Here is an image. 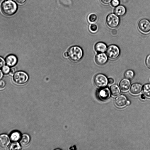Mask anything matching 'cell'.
Here are the masks:
<instances>
[{
    "label": "cell",
    "instance_id": "28",
    "mask_svg": "<svg viewBox=\"0 0 150 150\" xmlns=\"http://www.w3.org/2000/svg\"><path fill=\"white\" fill-rule=\"evenodd\" d=\"M145 62L146 66L150 68V54L148 55L146 57Z\"/></svg>",
    "mask_w": 150,
    "mask_h": 150
},
{
    "label": "cell",
    "instance_id": "24",
    "mask_svg": "<svg viewBox=\"0 0 150 150\" xmlns=\"http://www.w3.org/2000/svg\"><path fill=\"white\" fill-rule=\"evenodd\" d=\"M96 15L93 13H92L89 15L88 16V20L91 23L95 22L97 19Z\"/></svg>",
    "mask_w": 150,
    "mask_h": 150
},
{
    "label": "cell",
    "instance_id": "33",
    "mask_svg": "<svg viewBox=\"0 0 150 150\" xmlns=\"http://www.w3.org/2000/svg\"><path fill=\"white\" fill-rule=\"evenodd\" d=\"M114 82V80L112 78H109L108 79V83L109 84H112Z\"/></svg>",
    "mask_w": 150,
    "mask_h": 150
},
{
    "label": "cell",
    "instance_id": "25",
    "mask_svg": "<svg viewBox=\"0 0 150 150\" xmlns=\"http://www.w3.org/2000/svg\"><path fill=\"white\" fill-rule=\"evenodd\" d=\"M90 29L91 32H95L97 30L98 26L95 24H92L90 25Z\"/></svg>",
    "mask_w": 150,
    "mask_h": 150
},
{
    "label": "cell",
    "instance_id": "26",
    "mask_svg": "<svg viewBox=\"0 0 150 150\" xmlns=\"http://www.w3.org/2000/svg\"><path fill=\"white\" fill-rule=\"evenodd\" d=\"M120 4L119 0H112L111 2L112 6L114 7H116L119 5Z\"/></svg>",
    "mask_w": 150,
    "mask_h": 150
},
{
    "label": "cell",
    "instance_id": "16",
    "mask_svg": "<svg viewBox=\"0 0 150 150\" xmlns=\"http://www.w3.org/2000/svg\"><path fill=\"white\" fill-rule=\"evenodd\" d=\"M126 9L125 7L122 5H119L115 8L114 13L118 16H122L126 13Z\"/></svg>",
    "mask_w": 150,
    "mask_h": 150
},
{
    "label": "cell",
    "instance_id": "8",
    "mask_svg": "<svg viewBox=\"0 0 150 150\" xmlns=\"http://www.w3.org/2000/svg\"><path fill=\"white\" fill-rule=\"evenodd\" d=\"M97 95L99 98L101 100H107L110 96V90L108 87L102 88L98 90Z\"/></svg>",
    "mask_w": 150,
    "mask_h": 150
},
{
    "label": "cell",
    "instance_id": "19",
    "mask_svg": "<svg viewBox=\"0 0 150 150\" xmlns=\"http://www.w3.org/2000/svg\"><path fill=\"white\" fill-rule=\"evenodd\" d=\"M21 137L20 133L18 131L13 132L11 134L10 138L14 142H16L19 140Z\"/></svg>",
    "mask_w": 150,
    "mask_h": 150
},
{
    "label": "cell",
    "instance_id": "36",
    "mask_svg": "<svg viewBox=\"0 0 150 150\" xmlns=\"http://www.w3.org/2000/svg\"><path fill=\"white\" fill-rule=\"evenodd\" d=\"M130 104V102L129 101H128V100H127V103H126V105H129V104Z\"/></svg>",
    "mask_w": 150,
    "mask_h": 150
},
{
    "label": "cell",
    "instance_id": "1",
    "mask_svg": "<svg viewBox=\"0 0 150 150\" xmlns=\"http://www.w3.org/2000/svg\"><path fill=\"white\" fill-rule=\"evenodd\" d=\"M1 10L4 15L10 16L17 11L18 6L16 3L13 0H5L1 5Z\"/></svg>",
    "mask_w": 150,
    "mask_h": 150
},
{
    "label": "cell",
    "instance_id": "10",
    "mask_svg": "<svg viewBox=\"0 0 150 150\" xmlns=\"http://www.w3.org/2000/svg\"><path fill=\"white\" fill-rule=\"evenodd\" d=\"M5 60L7 65L11 67L15 66L18 62V59L17 57L13 54L8 55L6 57Z\"/></svg>",
    "mask_w": 150,
    "mask_h": 150
},
{
    "label": "cell",
    "instance_id": "27",
    "mask_svg": "<svg viewBox=\"0 0 150 150\" xmlns=\"http://www.w3.org/2000/svg\"><path fill=\"white\" fill-rule=\"evenodd\" d=\"M6 84L3 80H0V90H3L5 87Z\"/></svg>",
    "mask_w": 150,
    "mask_h": 150
},
{
    "label": "cell",
    "instance_id": "14",
    "mask_svg": "<svg viewBox=\"0 0 150 150\" xmlns=\"http://www.w3.org/2000/svg\"><path fill=\"white\" fill-rule=\"evenodd\" d=\"M130 85V81L129 79L124 78L121 80L119 83V86L121 90L123 91L128 90Z\"/></svg>",
    "mask_w": 150,
    "mask_h": 150
},
{
    "label": "cell",
    "instance_id": "30",
    "mask_svg": "<svg viewBox=\"0 0 150 150\" xmlns=\"http://www.w3.org/2000/svg\"><path fill=\"white\" fill-rule=\"evenodd\" d=\"M16 68L13 67L10 69L9 74L10 75H13L16 72Z\"/></svg>",
    "mask_w": 150,
    "mask_h": 150
},
{
    "label": "cell",
    "instance_id": "11",
    "mask_svg": "<svg viewBox=\"0 0 150 150\" xmlns=\"http://www.w3.org/2000/svg\"><path fill=\"white\" fill-rule=\"evenodd\" d=\"M127 101L126 97L123 95L118 96L115 100V105L119 107H122L125 106L126 105Z\"/></svg>",
    "mask_w": 150,
    "mask_h": 150
},
{
    "label": "cell",
    "instance_id": "20",
    "mask_svg": "<svg viewBox=\"0 0 150 150\" xmlns=\"http://www.w3.org/2000/svg\"><path fill=\"white\" fill-rule=\"evenodd\" d=\"M143 92L147 97L150 98V83L145 84L142 87Z\"/></svg>",
    "mask_w": 150,
    "mask_h": 150
},
{
    "label": "cell",
    "instance_id": "35",
    "mask_svg": "<svg viewBox=\"0 0 150 150\" xmlns=\"http://www.w3.org/2000/svg\"><path fill=\"white\" fill-rule=\"evenodd\" d=\"M64 55L65 57H68V54L67 52H65L64 54Z\"/></svg>",
    "mask_w": 150,
    "mask_h": 150
},
{
    "label": "cell",
    "instance_id": "29",
    "mask_svg": "<svg viewBox=\"0 0 150 150\" xmlns=\"http://www.w3.org/2000/svg\"><path fill=\"white\" fill-rule=\"evenodd\" d=\"M5 62L4 59L0 56V69L4 65Z\"/></svg>",
    "mask_w": 150,
    "mask_h": 150
},
{
    "label": "cell",
    "instance_id": "23",
    "mask_svg": "<svg viewBox=\"0 0 150 150\" xmlns=\"http://www.w3.org/2000/svg\"><path fill=\"white\" fill-rule=\"evenodd\" d=\"M1 70L4 74H7L9 73L10 69L8 65H4L2 67Z\"/></svg>",
    "mask_w": 150,
    "mask_h": 150
},
{
    "label": "cell",
    "instance_id": "21",
    "mask_svg": "<svg viewBox=\"0 0 150 150\" xmlns=\"http://www.w3.org/2000/svg\"><path fill=\"white\" fill-rule=\"evenodd\" d=\"M135 74L134 71L131 69L127 70L125 73L124 76L125 78L131 79L133 78Z\"/></svg>",
    "mask_w": 150,
    "mask_h": 150
},
{
    "label": "cell",
    "instance_id": "18",
    "mask_svg": "<svg viewBox=\"0 0 150 150\" xmlns=\"http://www.w3.org/2000/svg\"><path fill=\"white\" fill-rule=\"evenodd\" d=\"M110 91L112 94L115 96H118L120 93L119 87L116 84H113L110 86Z\"/></svg>",
    "mask_w": 150,
    "mask_h": 150
},
{
    "label": "cell",
    "instance_id": "15",
    "mask_svg": "<svg viewBox=\"0 0 150 150\" xmlns=\"http://www.w3.org/2000/svg\"><path fill=\"white\" fill-rule=\"evenodd\" d=\"M95 50L98 53H104L106 51L107 47L106 45L102 42H98L95 45Z\"/></svg>",
    "mask_w": 150,
    "mask_h": 150
},
{
    "label": "cell",
    "instance_id": "34",
    "mask_svg": "<svg viewBox=\"0 0 150 150\" xmlns=\"http://www.w3.org/2000/svg\"><path fill=\"white\" fill-rule=\"evenodd\" d=\"M3 76V74L1 70H0V80L2 78Z\"/></svg>",
    "mask_w": 150,
    "mask_h": 150
},
{
    "label": "cell",
    "instance_id": "13",
    "mask_svg": "<svg viewBox=\"0 0 150 150\" xmlns=\"http://www.w3.org/2000/svg\"><path fill=\"white\" fill-rule=\"evenodd\" d=\"M10 142L8 136L5 134L0 135V146L3 148L6 147Z\"/></svg>",
    "mask_w": 150,
    "mask_h": 150
},
{
    "label": "cell",
    "instance_id": "4",
    "mask_svg": "<svg viewBox=\"0 0 150 150\" xmlns=\"http://www.w3.org/2000/svg\"><path fill=\"white\" fill-rule=\"evenodd\" d=\"M106 53L109 58L112 59H115L119 56L120 50L117 45L112 44L110 45L107 47Z\"/></svg>",
    "mask_w": 150,
    "mask_h": 150
},
{
    "label": "cell",
    "instance_id": "17",
    "mask_svg": "<svg viewBox=\"0 0 150 150\" xmlns=\"http://www.w3.org/2000/svg\"><path fill=\"white\" fill-rule=\"evenodd\" d=\"M30 137L27 134H23L20 141V144L23 146L25 147L28 146L30 141Z\"/></svg>",
    "mask_w": 150,
    "mask_h": 150
},
{
    "label": "cell",
    "instance_id": "6",
    "mask_svg": "<svg viewBox=\"0 0 150 150\" xmlns=\"http://www.w3.org/2000/svg\"><path fill=\"white\" fill-rule=\"evenodd\" d=\"M120 22L119 18L115 14L110 13L106 17V23L108 26L111 28L117 27L119 25Z\"/></svg>",
    "mask_w": 150,
    "mask_h": 150
},
{
    "label": "cell",
    "instance_id": "3",
    "mask_svg": "<svg viewBox=\"0 0 150 150\" xmlns=\"http://www.w3.org/2000/svg\"><path fill=\"white\" fill-rule=\"evenodd\" d=\"M29 77L28 74L22 71L16 72L13 75V80L16 84L22 85L26 83L28 81Z\"/></svg>",
    "mask_w": 150,
    "mask_h": 150
},
{
    "label": "cell",
    "instance_id": "22",
    "mask_svg": "<svg viewBox=\"0 0 150 150\" xmlns=\"http://www.w3.org/2000/svg\"><path fill=\"white\" fill-rule=\"evenodd\" d=\"M21 148L20 144L18 142H15L11 143L8 147L9 150H19Z\"/></svg>",
    "mask_w": 150,
    "mask_h": 150
},
{
    "label": "cell",
    "instance_id": "31",
    "mask_svg": "<svg viewBox=\"0 0 150 150\" xmlns=\"http://www.w3.org/2000/svg\"><path fill=\"white\" fill-rule=\"evenodd\" d=\"M101 2L105 4H108L110 3L112 0H100Z\"/></svg>",
    "mask_w": 150,
    "mask_h": 150
},
{
    "label": "cell",
    "instance_id": "2",
    "mask_svg": "<svg viewBox=\"0 0 150 150\" xmlns=\"http://www.w3.org/2000/svg\"><path fill=\"white\" fill-rule=\"evenodd\" d=\"M67 53L69 59L74 62L79 61L83 55V51L82 49L79 46L76 45L70 47Z\"/></svg>",
    "mask_w": 150,
    "mask_h": 150
},
{
    "label": "cell",
    "instance_id": "12",
    "mask_svg": "<svg viewBox=\"0 0 150 150\" xmlns=\"http://www.w3.org/2000/svg\"><path fill=\"white\" fill-rule=\"evenodd\" d=\"M142 87V85L140 83H134L130 87V92L133 94H138L141 92Z\"/></svg>",
    "mask_w": 150,
    "mask_h": 150
},
{
    "label": "cell",
    "instance_id": "7",
    "mask_svg": "<svg viewBox=\"0 0 150 150\" xmlns=\"http://www.w3.org/2000/svg\"><path fill=\"white\" fill-rule=\"evenodd\" d=\"M138 26L142 32L145 33H148L150 31V22L145 18L142 19L138 23Z\"/></svg>",
    "mask_w": 150,
    "mask_h": 150
},
{
    "label": "cell",
    "instance_id": "9",
    "mask_svg": "<svg viewBox=\"0 0 150 150\" xmlns=\"http://www.w3.org/2000/svg\"><path fill=\"white\" fill-rule=\"evenodd\" d=\"M108 60V57L104 53H98L95 57V62L99 65L104 64L107 62Z\"/></svg>",
    "mask_w": 150,
    "mask_h": 150
},
{
    "label": "cell",
    "instance_id": "32",
    "mask_svg": "<svg viewBox=\"0 0 150 150\" xmlns=\"http://www.w3.org/2000/svg\"><path fill=\"white\" fill-rule=\"evenodd\" d=\"M26 0H16V2L19 4H22L25 3Z\"/></svg>",
    "mask_w": 150,
    "mask_h": 150
},
{
    "label": "cell",
    "instance_id": "5",
    "mask_svg": "<svg viewBox=\"0 0 150 150\" xmlns=\"http://www.w3.org/2000/svg\"><path fill=\"white\" fill-rule=\"evenodd\" d=\"M94 82L96 86L100 88H103L107 86L108 83V79L105 75L98 74L95 76Z\"/></svg>",
    "mask_w": 150,
    "mask_h": 150
}]
</instances>
